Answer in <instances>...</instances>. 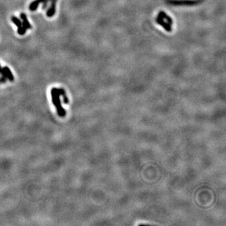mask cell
Segmentation results:
<instances>
[{
  "mask_svg": "<svg viewBox=\"0 0 226 226\" xmlns=\"http://www.w3.org/2000/svg\"><path fill=\"white\" fill-rule=\"evenodd\" d=\"M57 1V0H51L50 6L47 11V16L48 17H52L55 15L56 11Z\"/></svg>",
  "mask_w": 226,
  "mask_h": 226,
  "instance_id": "obj_3",
  "label": "cell"
},
{
  "mask_svg": "<svg viewBox=\"0 0 226 226\" xmlns=\"http://www.w3.org/2000/svg\"><path fill=\"white\" fill-rule=\"evenodd\" d=\"M11 20L13 22V23L15 25H17V27L18 28H20L22 26V23H21V21L20 20V19H18L17 17H14L13 16V17H11Z\"/></svg>",
  "mask_w": 226,
  "mask_h": 226,
  "instance_id": "obj_6",
  "label": "cell"
},
{
  "mask_svg": "<svg viewBox=\"0 0 226 226\" xmlns=\"http://www.w3.org/2000/svg\"><path fill=\"white\" fill-rule=\"evenodd\" d=\"M6 77L2 76L1 78H0V83H5L6 82Z\"/></svg>",
  "mask_w": 226,
  "mask_h": 226,
  "instance_id": "obj_8",
  "label": "cell"
},
{
  "mask_svg": "<svg viewBox=\"0 0 226 226\" xmlns=\"http://www.w3.org/2000/svg\"><path fill=\"white\" fill-rule=\"evenodd\" d=\"M0 74H1L2 76H3V70H2V68H1V65H0Z\"/></svg>",
  "mask_w": 226,
  "mask_h": 226,
  "instance_id": "obj_9",
  "label": "cell"
},
{
  "mask_svg": "<svg viewBox=\"0 0 226 226\" xmlns=\"http://www.w3.org/2000/svg\"><path fill=\"white\" fill-rule=\"evenodd\" d=\"M3 70V76L6 78H7L9 81H14V77L13 75L12 72H11L10 69H9L8 67H5L2 69Z\"/></svg>",
  "mask_w": 226,
  "mask_h": 226,
  "instance_id": "obj_4",
  "label": "cell"
},
{
  "mask_svg": "<svg viewBox=\"0 0 226 226\" xmlns=\"http://www.w3.org/2000/svg\"><path fill=\"white\" fill-rule=\"evenodd\" d=\"M20 18L22 20H23V22H22V26H23L25 29H30L31 28V26L30 23H29V21H28V19H27V15L24 14V13H21L20 15Z\"/></svg>",
  "mask_w": 226,
  "mask_h": 226,
  "instance_id": "obj_5",
  "label": "cell"
},
{
  "mask_svg": "<svg viewBox=\"0 0 226 226\" xmlns=\"http://www.w3.org/2000/svg\"><path fill=\"white\" fill-rule=\"evenodd\" d=\"M26 31H27V29H25L23 26H21L20 28H18V33L19 35H23L26 33Z\"/></svg>",
  "mask_w": 226,
  "mask_h": 226,
  "instance_id": "obj_7",
  "label": "cell"
},
{
  "mask_svg": "<svg viewBox=\"0 0 226 226\" xmlns=\"http://www.w3.org/2000/svg\"><path fill=\"white\" fill-rule=\"evenodd\" d=\"M50 0H35V1L31 3V4L29 6V9L31 11H35L37 8L39 7L40 3H43L42 8L45 9L47 7L48 2Z\"/></svg>",
  "mask_w": 226,
  "mask_h": 226,
  "instance_id": "obj_2",
  "label": "cell"
},
{
  "mask_svg": "<svg viewBox=\"0 0 226 226\" xmlns=\"http://www.w3.org/2000/svg\"><path fill=\"white\" fill-rule=\"evenodd\" d=\"M51 95H52V103L57 108V113L60 116H65L66 113L61 106V102H60V89L52 88L51 90Z\"/></svg>",
  "mask_w": 226,
  "mask_h": 226,
  "instance_id": "obj_1",
  "label": "cell"
}]
</instances>
